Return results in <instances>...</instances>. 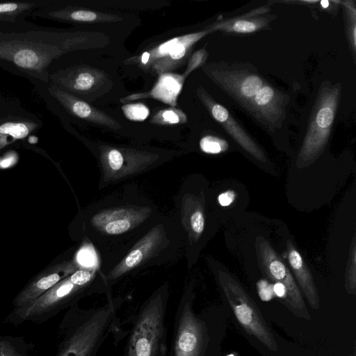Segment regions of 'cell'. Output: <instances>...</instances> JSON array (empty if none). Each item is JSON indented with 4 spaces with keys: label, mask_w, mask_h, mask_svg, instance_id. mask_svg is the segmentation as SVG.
<instances>
[{
    "label": "cell",
    "mask_w": 356,
    "mask_h": 356,
    "mask_svg": "<svg viewBox=\"0 0 356 356\" xmlns=\"http://www.w3.org/2000/svg\"><path fill=\"white\" fill-rule=\"evenodd\" d=\"M79 261L86 266H90L93 262V255L90 250H83L78 255Z\"/></svg>",
    "instance_id": "obj_27"
},
{
    "label": "cell",
    "mask_w": 356,
    "mask_h": 356,
    "mask_svg": "<svg viewBox=\"0 0 356 356\" xmlns=\"http://www.w3.org/2000/svg\"><path fill=\"white\" fill-rule=\"evenodd\" d=\"M132 222L129 218L116 216L104 224V231L108 235H120L128 232L131 228Z\"/></svg>",
    "instance_id": "obj_16"
},
{
    "label": "cell",
    "mask_w": 356,
    "mask_h": 356,
    "mask_svg": "<svg viewBox=\"0 0 356 356\" xmlns=\"http://www.w3.org/2000/svg\"><path fill=\"white\" fill-rule=\"evenodd\" d=\"M169 286L156 289L140 307L124 348V356H168L166 313Z\"/></svg>",
    "instance_id": "obj_3"
},
{
    "label": "cell",
    "mask_w": 356,
    "mask_h": 356,
    "mask_svg": "<svg viewBox=\"0 0 356 356\" xmlns=\"http://www.w3.org/2000/svg\"><path fill=\"white\" fill-rule=\"evenodd\" d=\"M255 245L263 273L275 283H280L286 288L287 298L285 305L298 317L309 321L311 316L300 289L286 265L265 238L258 237Z\"/></svg>",
    "instance_id": "obj_7"
},
{
    "label": "cell",
    "mask_w": 356,
    "mask_h": 356,
    "mask_svg": "<svg viewBox=\"0 0 356 356\" xmlns=\"http://www.w3.org/2000/svg\"><path fill=\"white\" fill-rule=\"evenodd\" d=\"M51 0L0 2V26H17L27 22L26 17L51 3Z\"/></svg>",
    "instance_id": "obj_9"
},
{
    "label": "cell",
    "mask_w": 356,
    "mask_h": 356,
    "mask_svg": "<svg viewBox=\"0 0 356 356\" xmlns=\"http://www.w3.org/2000/svg\"><path fill=\"white\" fill-rule=\"evenodd\" d=\"M122 111L125 116L131 120L142 121L149 115L148 108L143 104L124 105Z\"/></svg>",
    "instance_id": "obj_18"
},
{
    "label": "cell",
    "mask_w": 356,
    "mask_h": 356,
    "mask_svg": "<svg viewBox=\"0 0 356 356\" xmlns=\"http://www.w3.org/2000/svg\"><path fill=\"white\" fill-rule=\"evenodd\" d=\"M149 58H150V54L149 52L146 51V52H144L141 56V59H140V61L143 63V64H146L149 60Z\"/></svg>",
    "instance_id": "obj_30"
},
{
    "label": "cell",
    "mask_w": 356,
    "mask_h": 356,
    "mask_svg": "<svg viewBox=\"0 0 356 356\" xmlns=\"http://www.w3.org/2000/svg\"><path fill=\"white\" fill-rule=\"evenodd\" d=\"M262 80L254 75L250 76L243 80L241 86V93L247 97H254L258 91L262 88Z\"/></svg>",
    "instance_id": "obj_19"
},
{
    "label": "cell",
    "mask_w": 356,
    "mask_h": 356,
    "mask_svg": "<svg viewBox=\"0 0 356 356\" xmlns=\"http://www.w3.org/2000/svg\"><path fill=\"white\" fill-rule=\"evenodd\" d=\"M49 92L69 111L75 115L95 122L104 123L108 125L113 123L112 120L106 118L103 113L98 112L90 107L87 103L81 101L67 92L63 90L59 86L52 84L49 87Z\"/></svg>",
    "instance_id": "obj_10"
},
{
    "label": "cell",
    "mask_w": 356,
    "mask_h": 356,
    "mask_svg": "<svg viewBox=\"0 0 356 356\" xmlns=\"http://www.w3.org/2000/svg\"><path fill=\"white\" fill-rule=\"evenodd\" d=\"M38 127V124L29 120H7L0 124V148L13 142L23 139Z\"/></svg>",
    "instance_id": "obj_12"
},
{
    "label": "cell",
    "mask_w": 356,
    "mask_h": 356,
    "mask_svg": "<svg viewBox=\"0 0 356 356\" xmlns=\"http://www.w3.org/2000/svg\"><path fill=\"white\" fill-rule=\"evenodd\" d=\"M218 281L236 318L243 328L270 350L277 345L257 305L240 284L229 273L218 270Z\"/></svg>",
    "instance_id": "obj_6"
},
{
    "label": "cell",
    "mask_w": 356,
    "mask_h": 356,
    "mask_svg": "<svg viewBox=\"0 0 356 356\" xmlns=\"http://www.w3.org/2000/svg\"><path fill=\"white\" fill-rule=\"evenodd\" d=\"M259 293L261 298L268 300L272 297L273 289L272 286L266 280H260L257 283Z\"/></svg>",
    "instance_id": "obj_25"
},
{
    "label": "cell",
    "mask_w": 356,
    "mask_h": 356,
    "mask_svg": "<svg viewBox=\"0 0 356 356\" xmlns=\"http://www.w3.org/2000/svg\"><path fill=\"white\" fill-rule=\"evenodd\" d=\"M257 28V26L255 23L246 20H238L232 26L234 31L241 33L254 32Z\"/></svg>",
    "instance_id": "obj_22"
},
{
    "label": "cell",
    "mask_w": 356,
    "mask_h": 356,
    "mask_svg": "<svg viewBox=\"0 0 356 356\" xmlns=\"http://www.w3.org/2000/svg\"><path fill=\"white\" fill-rule=\"evenodd\" d=\"M321 3L323 8H327L329 6V2L327 1H322Z\"/></svg>",
    "instance_id": "obj_31"
},
{
    "label": "cell",
    "mask_w": 356,
    "mask_h": 356,
    "mask_svg": "<svg viewBox=\"0 0 356 356\" xmlns=\"http://www.w3.org/2000/svg\"><path fill=\"white\" fill-rule=\"evenodd\" d=\"M181 84L175 77L171 75H165L161 77L158 84L153 90L155 97L169 104L176 99V96L180 91Z\"/></svg>",
    "instance_id": "obj_14"
},
{
    "label": "cell",
    "mask_w": 356,
    "mask_h": 356,
    "mask_svg": "<svg viewBox=\"0 0 356 356\" xmlns=\"http://www.w3.org/2000/svg\"><path fill=\"white\" fill-rule=\"evenodd\" d=\"M108 288L105 280L79 285L72 282L68 277L60 281L32 302L13 310L7 316L6 321L15 325L25 321L40 324L77 304L83 296L106 291Z\"/></svg>",
    "instance_id": "obj_4"
},
{
    "label": "cell",
    "mask_w": 356,
    "mask_h": 356,
    "mask_svg": "<svg viewBox=\"0 0 356 356\" xmlns=\"http://www.w3.org/2000/svg\"><path fill=\"white\" fill-rule=\"evenodd\" d=\"M211 112L213 118L220 122H223L229 117L227 110L220 104H215Z\"/></svg>",
    "instance_id": "obj_26"
},
{
    "label": "cell",
    "mask_w": 356,
    "mask_h": 356,
    "mask_svg": "<svg viewBox=\"0 0 356 356\" xmlns=\"http://www.w3.org/2000/svg\"><path fill=\"white\" fill-rule=\"evenodd\" d=\"M121 300L111 297L101 306L88 309L76 304L68 308L57 331L54 356H97L101 347L116 328Z\"/></svg>",
    "instance_id": "obj_2"
},
{
    "label": "cell",
    "mask_w": 356,
    "mask_h": 356,
    "mask_svg": "<svg viewBox=\"0 0 356 356\" xmlns=\"http://www.w3.org/2000/svg\"><path fill=\"white\" fill-rule=\"evenodd\" d=\"M108 163L110 170L113 171L120 170L124 163L121 152L115 149H111L108 154Z\"/></svg>",
    "instance_id": "obj_20"
},
{
    "label": "cell",
    "mask_w": 356,
    "mask_h": 356,
    "mask_svg": "<svg viewBox=\"0 0 356 356\" xmlns=\"http://www.w3.org/2000/svg\"><path fill=\"white\" fill-rule=\"evenodd\" d=\"M181 215L191 241L196 242L202 236L205 228V216L200 202L193 197L183 200Z\"/></svg>",
    "instance_id": "obj_11"
},
{
    "label": "cell",
    "mask_w": 356,
    "mask_h": 356,
    "mask_svg": "<svg viewBox=\"0 0 356 356\" xmlns=\"http://www.w3.org/2000/svg\"><path fill=\"white\" fill-rule=\"evenodd\" d=\"M34 350L24 337L0 336V356H35Z\"/></svg>",
    "instance_id": "obj_13"
},
{
    "label": "cell",
    "mask_w": 356,
    "mask_h": 356,
    "mask_svg": "<svg viewBox=\"0 0 356 356\" xmlns=\"http://www.w3.org/2000/svg\"><path fill=\"white\" fill-rule=\"evenodd\" d=\"M200 147L202 152L207 154H219L228 149V143L219 138L207 136L200 142Z\"/></svg>",
    "instance_id": "obj_17"
},
{
    "label": "cell",
    "mask_w": 356,
    "mask_h": 356,
    "mask_svg": "<svg viewBox=\"0 0 356 356\" xmlns=\"http://www.w3.org/2000/svg\"><path fill=\"white\" fill-rule=\"evenodd\" d=\"M273 291L275 294L284 300V304L286 302L287 293L286 289L284 285L280 283H275L273 287Z\"/></svg>",
    "instance_id": "obj_28"
},
{
    "label": "cell",
    "mask_w": 356,
    "mask_h": 356,
    "mask_svg": "<svg viewBox=\"0 0 356 356\" xmlns=\"http://www.w3.org/2000/svg\"><path fill=\"white\" fill-rule=\"evenodd\" d=\"M194 299L191 285L178 304L168 356H207L210 342L208 325L203 316L195 312Z\"/></svg>",
    "instance_id": "obj_5"
},
{
    "label": "cell",
    "mask_w": 356,
    "mask_h": 356,
    "mask_svg": "<svg viewBox=\"0 0 356 356\" xmlns=\"http://www.w3.org/2000/svg\"><path fill=\"white\" fill-rule=\"evenodd\" d=\"M15 158L9 157L0 161V167L2 168H8L15 162Z\"/></svg>",
    "instance_id": "obj_29"
},
{
    "label": "cell",
    "mask_w": 356,
    "mask_h": 356,
    "mask_svg": "<svg viewBox=\"0 0 356 356\" xmlns=\"http://www.w3.org/2000/svg\"><path fill=\"white\" fill-rule=\"evenodd\" d=\"M74 44L65 33L29 22L0 26V67L34 83H48L50 65Z\"/></svg>",
    "instance_id": "obj_1"
},
{
    "label": "cell",
    "mask_w": 356,
    "mask_h": 356,
    "mask_svg": "<svg viewBox=\"0 0 356 356\" xmlns=\"http://www.w3.org/2000/svg\"><path fill=\"white\" fill-rule=\"evenodd\" d=\"M274 95L272 88L269 86L262 87L254 96V102L257 105L264 106L269 103Z\"/></svg>",
    "instance_id": "obj_21"
},
{
    "label": "cell",
    "mask_w": 356,
    "mask_h": 356,
    "mask_svg": "<svg viewBox=\"0 0 356 356\" xmlns=\"http://www.w3.org/2000/svg\"><path fill=\"white\" fill-rule=\"evenodd\" d=\"M345 281L346 291L349 293L355 295L356 291V245L355 237L353 238L350 248Z\"/></svg>",
    "instance_id": "obj_15"
},
{
    "label": "cell",
    "mask_w": 356,
    "mask_h": 356,
    "mask_svg": "<svg viewBox=\"0 0 356 356\" xmlns=\"http://www.w3.org/2000/svg\"><path fill=\"white\" fill-rule=\"evenodd\" d=\"M236 194L233 190H227L218 196V202L222 207H227L236 200Z\"/></svg>",
    "instance_id": "obj_24"
},
{
    "label": "cell",
    "mask_w": 356,
    "mask_h": 356,
    "mask_svg": "<svg viewBox=\"0 0 356 356\" xmlns=\"http://www.w3.org/2000/svg\"><path fill=\"white\" fill-rule=\"evenodd\" d=\"M182 113L178 111L168 109L162 111L160 118L162 122L168 124H177L181 121L180 115Z\"/></svg>",
    "instance_id": "obj_23"
},
{
    "label": "cell",
    "mask_w": 356,
    "mask_h": 356,
    "mask_svg": "<svg viewBox=\"0 0 356 356\" xmlns=\"http://www.w3.org/2000/svg\"><path fill=\"white\" fill-rule=\"evenodd\" d=\"M286 257L296 280L309 305L314 309L319 308V298L312 275L294 244L286 242Z\"/></svg>",
    "instance_id": "obj_8"
}]
</instances>
